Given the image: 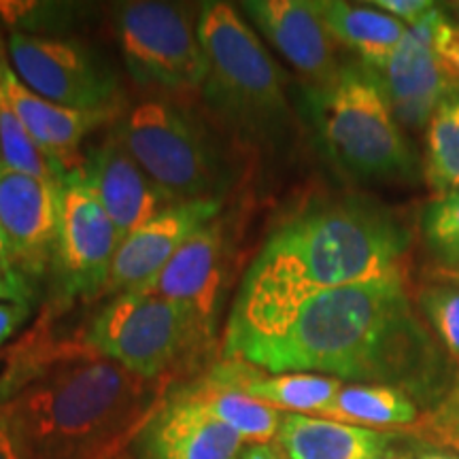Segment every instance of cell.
<instances>
[{"label": "cell", "mask_w": 459, "mask_h": 459, "mask_svg": "<svg viewBox=\"0 0 459 459\" xmlns=\"http://www.w3.org/2000/svg\"><path fill=\"white\" fill-rule=\"evenodd\" d=\"M200 9L194 4L134 0L119 4L115 13V37L130 77L177 105L203 96L209 74L203 41Z\"/></svg>", "instance_id": "8"}, {"label": "cell", "mask_w": 459, "mask_h": 459, "mask_svg": "<svg viewBox=\"0 0 459 459\" xmlns=\"http://www.w3.org/2000/svg\"><path fill=\"white\" fill-rule=\"evenodd\" d=\"M429 423H432V429L455 426V423H459V377L451 392L445 395V400H440L438 409L432 412Z\"/></svg>", "instance_id": "32"}, {"label": "cell", "mask_w": 459, "mask_h": 459, "mask_svg": "<svg viewBox=\"0 0 459 459\" xmlns=\"http://www.w3.org/2000/svg\"><path fill=\"white\" fill-rule=\"evenodd\" d=\"M421 230L436 262L459 260V192L432 198L423 211Z\"/></svg>", "instance_id": "27"}, {"label": "cell", "mask_w": 459, "mask_h": 459, "mask_svg": "<svg viewBox=\"0 0 459 459\" xmlns=\"http://www.w3.org/2000/svg\"><path fill=\"white\" fill-rule=\"evenodd\" d=\"M32 298L30 283L22 271L11 264L0 262V302L28 304Z\"/></svg>", "instance_id": "30"}, {"label": "cell", "mask_w": 459, "mask_h": 459, "mask_svg": "<svg viewBox=\"0 0 459 459\" xmlns=\"http://www.w3.org/2000/svg\"><path fill=\"white\" fill-rule=\"evenodd\" d=\"M432 434L438 436L449 449L459 453V423H455V426H446V428H434Z\"/></svg>", "instance_id": "36"}, {"label": "cell", "mask_w": 459, "mask_h": 459, "mask_svg": "<svg viewBox=\"0 0 459 459\" xmlns=\"http://www.w3.org/2000/svg\"><path fill=\"white\" fill-rule=\"evenodd\" d=\"M0 164L22 175L37 177L41 181L62 183L65 175L51 158L37 145L30 132L17 117L13 107L9 105L7 96L0 102Z\"/></svg>", "instance_id": "25"}, {"label": "cell", "mask_w": 459, "mask_h": 459, "mask_svg": "<svg viewBox=\"0 0 459 459\" xmlns=\"http://www.w3.org/2000/svg\"><path fill=\"white\" fill-rule=\"evenodd\" d=\"M83 170L117 228L119 240L130 237L170 204H177L162 187L149 179L115 130L99 145L88 149Z\"/></svg>", "instance_id": "16"}, {"label": "cell", "mask_w": 459, "mask_h": 459, "mask_svg": "<svg viewBox=\"0 0 459 459\" xmlns=\"http://www.w3.org/2000/svg\"><path fill=\"white\" fill-rule=\"evenodd\" d=\"M3 90L32 139L65 177L83 170L85 153L82 147L85 139L117 117L113 111H83L45 100L22 83L11 65L3 73Z\"/></svg>", "instance_id": "18"}, {"label": "cell", "mask_w": 459, "mask_h": 459, "mask_svg": "<svg viewBox=\"0 0 459 459\" xmlns=\"http://www.w3.org/2000/svg\"><path fill=\"white\" fill-rule=\"evenodd\" d=\"M119 240L85 170L60 183V221L54 266L66 294L96 296L105 290Z\"/></svg>", "instance_id": "10"}, {"label": "cell", "mask_w": 459, "mask_h": 459, "mask_svg": "<svg viewBox=\"0 0 459 459\" xmlns=\"http://www.w3.org/2000/svg\"><path fill=\"white\" fill-rule=\"evenodd\" d=\"M240 7L294 71L317 90V94L336 82L342 66H338L336 41L321 17L319 3L249 0Z\"/></svg>", "instance_id": "13"}, {"label": "cell", "mask_w": 459, "mask_h": 459, "mask_svg": "<svg viewBox=\"0 0 459 459\" xmlns=\"http://www.w3.org/2000/svg\"><path fill=\"white\" fill-rule=\"evenodd\" d=\"M30 315L28 304H13V302H0V347L15 336V332L24 325V321Z\"/></svg>", "instance_id": "31"}, {"label": "cell", "mask_w": 459, "mask_h": 459, "mask_svg": "<svg viewBox=\"0 0 459 459\" xmlns=\"http://www.w3.org/2000/svg\"><path fill=\"white\" fill-rule=\"evenodd\" d=\"M426 183L434 198L459 192V94L440 102L426 128Z\"/></svg>", "instance_id": "24"}, {"label": "cell", "mask_w": 459, "mask_h": 459, "mask_svg": "<svg viewBox=\"0 0 459 459\" xmlns=\"http://www.w3.org/2000/svg\"><path fill=\"white\" fill-rule=\"evenodd\" d=\"M223 358L271 375L307 372L392 385L415 400L440 387L449 359L419 313L406 277L315 296L279 328L223 342Z\"/></svg>", "instance_id": "1"}, {"label": "cell", "mask_w": 459, "mask_h": 459, "mask_svg": "<svg viewBox=\"0 0 459 459\" xmlns=\"http://www.w3.org/2000/svg\"><path fill=\"white\" fill-rule=\"evenodd\" d=\"M245 438L181 385L175 387L130 443L134 459H238Z\"/></svg>", "instance_id": "11"}, {"label": "cell", "mask_w": 459, "mask_h": 459, "mask_svg": "<svg viewBox=\"0 0 459 459\" xmlns=\"http://www.w3.org/2000/svg\"><path fill=\"white\" fill-rule=\"evenodd\" d=\"M429 281H438V283H449L459 287V260L434 262V266L429 268Z\"/></svg>", "instance_id": "34"}, {"label": "cell", "mask_w": 459, "mask_h": 459, "mask_svg": "<svg viewBox=\"0 0 459 459\" xmlns=\"http://www.w3.org/2000/svg\"><path fill=\"white\" fill-rule=\"evenodd\" d=\"M0 262L11 264V266H13V257H11V247H9L7 237H4L3 226H0Z\"/></svg>", "instance_id": "39"}, {"label": "cell", "mask_w": 459, "mask_h": 459, "mask_svg": "<svg viewBox=\"0 0 459 459\" xmlns=\"http://www.w3.org/2000/svg\"><path fill=\"white\" fill-rule=\"evenodd\" d=\"M383 459H412V455H389V457H383Z\"/></svg>", "instance_id": "41"}, {"label": "cell", "mask_w": 459, "mask_h": 459, "mask_svg": "<svg viewBox=\"0 0 459 459\" xmlns=\"http://www.w3.org/2000/svg\"><path fill=\"white\" fill-rule=\"evenodd\" d=\"M238 459H290L277 443H254L245 445Z\"/></svg>", "instance_id": "33"}, {"label": "cell", "mask_w": 459, "mask_h": 459, "mask_svg": "<svg viewBox=\"0 0 459 459\" xmlns=\"http://www.w3.org/2000/svg\"><path fill=\"white\" fill-rule=\"evenodd\" d=\"M156 385L83 344L24 338L0 377V417L20 459H115L162 402Z\"/></svg>", "instance_id": "3"}, {"label": "cell", "mask_w": 459, "mask_h": 459, "mask_svg": "<svg viewBox=\"0 0 459 459\" xmlns=\"http://www.w3.org/2000/svg\"><path fill=\"white\" fill-rule=\"evenodd\" d=\"M319 124L330 156L364 179H411L415 153L389 105L381 77L368 66H342L319 91Z\"/></svg>", "instance_id": "6"}, {"label": "cell", "mask_w": 459, "mask_h": 459, "mask_svg": "<svg viewBox=\"0 0 459 459\" xmlns=\"http://www.w3.org/2000/svg\"><path fill=\"white\" fill-rule=\"evenodd\" d=\"M0 459H20L15 451V445L13 440H11V436L7 432V426H4L3 417H0Z\"/></svg>", "instance_id": "37"}, {"label": "cell", "mask_w": 459, "mask_h": 459, "mask_svg": "<svg viewBox=\"0 0 459 459\" xmlns=\"http://www.w3.org/2000/svg\"><path fill=\"white\" fill-rule=\"evenodd\" d=\"M319 417L383 432L406 429L421 421L417 400L404 389L370 383H344Z\"/></svg>", "instance_id": "22"}, {"label": "cell", "mask_w": 459, "mask_h": 459, "mask_svg": "<svg viewBox=\"0 0 459 459\" xmlns=\"http://www.w3.org/2000/svg\"><path fill=\"white\" fill-rule=\"evenodd\" d=\"M7 54L22 83L45 100L83 111H119L117 77L83 43L11 30Z\"/></svg>", "instance_id": "9"}, {"label": "cell", "mask_w": 459, "mask_h": 459, "mask_svg": "<svg viewBox=\"0 0 459 459\" xmlns=\"http://www.w3.org/2000/svg\"><path fill=\"white\" fill-rule=\"evenodd\" d=\"M412 459H459V453L438 449V446H419Z\"/></svg>", "instance_id": "35"}, {"label": "cell", "mask_w": 459, "mask_h": 459, "mask_svg": "<svg viewBox=\"0 0 459 459\" xmlns=\"http://www.w3.org/2000/svg\"><path fill=\"white\" fill-rule=\"evenodd\" d=\"M181 387L215 419L243 436L245 443H274L277 438L285 412L262 404L237 389L220 385L206 375Z\"/></svg>", "instance_id": "23"}, {"label": "cell", "mask_w": 459, "mask_h": 459, "mask_svg": "<svg viewBox=\"0 0 459 459\" xmlns=\"http://www.w3.org/2000/svg\"><path fill=\"white\" fill-rule=\"evenodd\" d=\"M211 381L232 387L255 398L262 404L273 406L281 412L319 417L330 406L334 395L341 392L344 381L324 375L307 372H285L271 375L243 361L226 359L206 372Z\"/></svg>", "instance_id": "19"}, {"label": "cell", "mask_w": 459, "mask_h": 459, "mask_svg": "<svg viewBox=\"0 0 459 459\" xmlns=\"http://www.w3.org/2000/svg\"><path fill=\"white\" fill-rule=\"evenodd\" d=\"M372 7L385 11L387 15L395 17L406 28H417L423 22H428L440 4L432 3V0H375Z\"/></svg>", "instance_id": "29"}, {"label": "cell", "mask_w": 459, "mask_h": 459, "mask_svg": "<svg viewBox=\"0 0 459 459\" xmlns=\"http://www.w3.org/2000/svg\"><path fill=\"white\" fill-rule=\"evenodd\" d=\"M215 325L192 304L126 291L108 300L83 334V347L149 383H162L213 341Z\"/></svg>", "instance_id": "5"}, {"label": "cell", "mask_w": 459, "mask_h": 459, "mask_svg": "<svg viewBox=\"0 0 459 459\" xmlns=\"http://www.w3.org/2000/svg\"><path fill=\"white\" fill-rule=\"evenodd\" d=\"M440 9L443 7L436 9L421 26L409 28L404 41L383 73H377L398 124L412 132L428 128L440 102L455 94L436 65L432 48L434 20Z\"/></svg>", "instance_id": "17"}, {"label": "cell", "mask_w": 459, "mask_h": 459, "mask_svg": "<svg viewBox=\"0 0 459 459\" xmlns=\"http://www.w3.org/2000/svg\"><path fill=\"white\" fill-rule=\"evenodd\" d=\"M230 237L226 217H215L177 251L156 277L134 291L192 304L215 325L232 262Z\"/></svg>", "instance_id": "15"}, {"label": "cell", "mask_w": 459, "mask_h": 459, "mask_svg": "<svg viewBox=\"0 0 459 459\" xmlns=\"http://www.w3.org/2000/svg\"><path fill=\"white\" fill-rule=\"evenodd\" d=\"M60 221V183L41 181L0 164V226L13 266L39 277L54 264Z\"/></svg>", "instance_id": "14"}, {"label": "cell", "mask_w": 459, "mask_h": 459, "mask_svg": "<svg viewBox=\"0 0 459 459\" xmlns=\"http://www.w3.org/2000/svg\"><path fill=\"white\" fill-rule=\"evenodd\" d=\"M130 156L175 203L223 200L230 175L220 149L177 102L147 99L115 126Z\"/></svg>", "instance_id": "7"}, {"label": "cell", "mask_w": 459, "mask_h": 459, "mask_svg": "<svg viewBox=\"0 0 459 459\" xmlns=\"http://www.w3.org/2000/svg\"><path fill=\"white\" fill-rule=\"evenodd\" d=\"M409 251L411 230L368 200L304 206L268 234L247 268L223 342L266 334L325 291L406 277Z\"/></svg>", "instance_id": "2"}, {"label": "cell", "mask_w": 459, "mask_h": 459, "mask_svg": "<svg viewBox=\"0 0 459 459\" xmlns=\"http://www.w3.org/2000/svg\"><path fill=\"white\" fill-rule=\"evenodd\" d=\"M9 66V54H7V43H3L0 39V102L4 100V90H3V73Z\"/></svg>", "instance_id": "38"}, {"label": "cell", "mask_w": 459, "mask_h": 459, "mask_svg": "<svg viewBox=\"0 0 459 459\" xmlns=\"http://www.w3.org/2000/svg\"><path fill=\"white\" fill-rule=\"evenodd\" d=\"M115 459H134V457H132L130 453H126V451H124V453H119V455L115 457Z\"/></svg>", "instance_id": "42"}, {"label": "cell", "mask_w": 459, "mask_h": 459, "mask_svg": "<svg viewBox=\"0 0 459 459\" xmlns=\"http://www.w3.org/2000/svg\"><path fill=\"white\" fill-rule=\"evenodd\" d=\"M415 302L440 349L459 370V287L428 281Z\"/></svg>", "instance_id": "26"}, {"label": "cell", "mask_w": 459, "mask_h": 459, "mask_svg": "<svg viewBox=\"0 0 459 459\" xmlns=\"http://www.w3.org/2000/svg\"><path fill=\"white\" fill-rule=\"evenodd\" d=\"M223 200L177 203L126 237L115 251L111 273L100 296H119L139 290L175 257L198 230L221 215Z\"/></svg>", "instance_id": "12"}, {"label": "cell", "mask_w": 459, "mask_h": 459, "mask_svg": "<svg viewBox=\"0 0 459 459\" xmlns=\"http://www.w3.org/2000/svg\"><path fill=\"white\" fill-rule=\"evenodd\" d=\"M274 443L290 459H383L392 455L395 432L285 412Z\"/></svg>", "instance_id": "20"}, {"label": "cell", "mask_w": 459, "mask_h": 459, "mask_svg": "<svg viewBox=\"0 0 459 459\" xmlns=\"http://www.w3.org/2000/svg\"><path fill=\"white\" fill-rule=\"evenodd\" d=\"M432 48L436 65L443 73L449 88L459 94V26L446 15L445 9L434 20Z\"/></svg>", "instance_id": "28"}, {"label": "cell", "mask_w": 459, "mask_h": 459, "mask_svg": "<svg viewBox=\"0 0 459 459\" xmlns=\"http://www.w3.org/2000/svg\"><path fill=\"white\" fill-rule=\"evenodd\" d=\"M445 7H446V11H449L453 17H455V24L459 26V3H446Z\"/></svg>", "instance_id": "40"}, {"label": "cell", "mask_w": 459, "mask_h": 459, "mask_svg": "<svg viewBox=\"0 0 459 459\" xmlns=\"http://www.w3.org/2000/svg\"><path fill=\"white\" fill-rule=\"evenodd\" d=\"M319 11L332 39L355 51L361 65L375 73H383L409 32L402 22L372 4L321 0Z\"/></svg>", "instance_id": "21"}, {"label": "cell", "mask_w": 459, "mask_h": 459, "mask_svg": "<svg viewBox=\"0 0 459 459\" xmlns=\"http://www.w3.org/2000/svg\"><path fill=\"white\" fill-rule=\"evenodd\" d=\"M198 28L209 60L200 99L209 111L247 145L279 136L291 115L285 79L255 28L230 3L203 4Z\"/></svg>", "instance_id": "4"}]
</instances>
